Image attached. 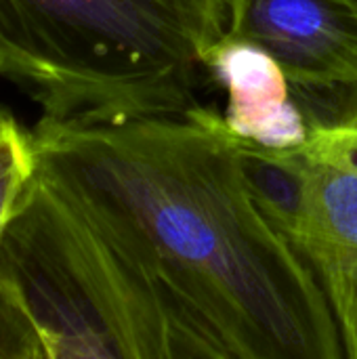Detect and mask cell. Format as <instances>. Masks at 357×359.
<instances>
[{"instance_id": "6da1fadb", "label": "cell", "mask_w": 357, "mask_h": 359, "mask_svg": "<svg viewBox=\"0 0 357 359\" xmlns=\"http://www.w3.org/2000/svg\"><path fill=\"white\" fill-rule=\"evenodd\" d=\"M0 286L46 359H339L320 282L257 206L219 109L32 128Z\"/></svg>"}, {"instance_id": "7a4b0ae2", "label": "cell", "mask_w": 357, "mask_h": 359, "mask_svg": "<svg viewBox=\"0 0 357 359\" xmlns=\"http://www.w3.org/2000/svg\"><path fill=\"white\" fill-rule=\"evenodd\" d=\"M225 27V0H0V80L59 120L183 111Z\"/></svg>"}, {"instance_id": "3957f363", "label": "cell", "mask_w": 357, "mask_h": 359, "mask_svg": "<svg viewBox=\"0 0 357 359\" xmlns=\"http://www.w3.org/2000/svg\"><path fill=\"white\" fill-rule=\"evenodd\" d=\"M297 156L303 208L290 244L324 290L343 355L357 359V97L343 116L314 124Z\"/></svg>"}, {"instance_id": "277c9868", "label": "cell", "mask_w": 357, "mask_h": 359, "mask_svg": "<svg viewBox=\"0 0 357 359\" xmlns=\"http://www.w3.org/2000/svg\"><path fill=\"white\" fill-rule=\"evenodd\" d=\"M225 34L271 53L297 90H357V11L347 0H225Z\"/></svg>"}, {"instance_id": "5b68a950", "label": "cell", "mask_w": 357, "mask_h": 359, "mask_svg": "<svg viewBox=\"0 0 357 359\" xmlns=\"http://www.w3.org/2000/svg\"><path fill=\"white\" fill-rule=\"evenodd\" d=\"M206 80L225 95L223 118L244 143L295 149L311 133L309 114L280 61L263 46L223 36L206 55Z\"/></svg>"}, {"instance_id": "8992f818", "label": "cell", "mask_w": 357, "mask_h": 359, "mask_svg": "<svg viewBox=\"0 0 357 359\" xmlns=\"http://www.w3.org/2000/svg\"><path fill=\"white\" fill-rule=\"evenodd\" d=\"M244 175L265 219L292 242L303 208V168L295 149H263L242 141Z\"/></svg>"}, {"instance_id": "52a82bcc", "label": "cell", "mask_w": 357, "mask_h": 359, "mask_svg": "<svg viewBox=\"0 0 357 359\" xmlns=\"http://www.w3.org/2000/svg\"><path fill=\"white\" fill-rule=\"evenodd\" d=\"M36 170L32 133L6 109L0 128V236Z\"/></svg>"}, {"instance_id": "ba28073f", "label": "cell", "mask_w": 357, "mask_h": 359, "mask_svg": "<svg viewBox=\"0 0 357 359\" xmlns=\"http://www.w3.org/2000/svg\"><path fill=\"white\" fill-rule=\"evenodd\" d=\"M0 359H46L42 341L19 307L0 286Z\"/></svg>"}, {"instance_id": "9c48e42d", "label": "cell", "mask_w": 357, "mask_h": 359, "mask_svg": "<svg viewBox=\"0 0 357 359\" xmlns=\"http://www.w3.org/2000/svg\"><path fill=\"white\" fill-rule=\"evenodd\" d=\"M4 114H6V107H0V128H2V122H4Z\"/></svg>"}, {"instance_id": "30bf717a", "label": "cell", "mask_w": 357, "mask_h": 359, "mask_svg": "<svg viewBox=\"0 0 357 359\" xmlns=\"http://www.w3.org/2000/svg\"><path fill=\"white\" fill-rule=\"evenodd\" d=\"M347 2H349V4H351V6L357 11V0H347Z\"/></svg>"}]
</instances>
